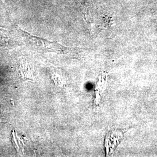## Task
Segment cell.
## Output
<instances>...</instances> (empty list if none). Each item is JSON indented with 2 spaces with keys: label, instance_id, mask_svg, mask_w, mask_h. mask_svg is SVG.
I'll return each instance as SVG.
<instances>
[{
  "label": "cell",
  "instance_id": "cell-1",
  "mask_svg": "<svg viewBox=\"0 0 157 157\" xmlns=\"http://www.w3.org/2000/svg\"><path fill=\"white\" fill-rule=\"evenodd\" d=\"M25 44L31 50L40 52H53L69 56H78L79 49L67 47L56 41H51L41 37L34 36L22 29L17 28Z\"/></svg>",
  "mask_w": 157,
  "mask_h": 157
},
{
  "label": "cell",
  "instance_id": "cell-2",
  "mask_svg": "<svg viewBox=\"0 0 157 157\" xmlns=\"http://www.w3.org/2000/svg\"><path fill=\"white\" fill-rule=\"evenodd\" d=\"M123 132L121 130H114L111 132L107 136L105 140V147L107 148V154L113 151L115 148L119 144L123 138Z\"/></svg>",
  "mask_w": 157,
  "mask_h": 157
},
{
  "label": "cell",
  "instance_id": "cell-3",
  "mask_svg": "<svg viewBox=\"0 0 157 157\" xmlns=\"http://www.w3.org/2000/svg\"><path fill=\"white\" fill-rule=\"evenodd\" d=\"M107 73H104L100 76L96 84L95 89V104L96 105L99 104L101 101V95L106 89L107 83Z\"/></svg>",
  "mask_w": 157,
  "mask_h": 157
},
{
  "label": "cell",
  "instance_id": "cell-4",
  "mask_svg": "<svg viewBox=\"0 0 157 157\" xmlns=\"http://www.w3.org/2000/svg\"><path fill=\"white\" fill-rule=\"evenodd\" d=\"M52 78L53 79L55 84L59 87H63L67 83V80L62 74L58 72H53L52 74Z\"/></svg>",
  "mask_w": 157,
  "mask_h": 157
},
{
  "label": "cell",
  "instance_id": "cell-5",
  "mask_svg": "<svg viewBox=\"0 0 157 157\" xmlns=\"http://www.w3.org/2000/svg\"><path fill=\"white\" fill-rule=\"evenodd\" d=\"M20 73L23 78L25 79H32V73L31 71V68L30 65H28L26 63L24 65H20L19 67Z\"/></svg>",
  "mask_w": 157,
  "mask_h": 157
}]
</instances>
